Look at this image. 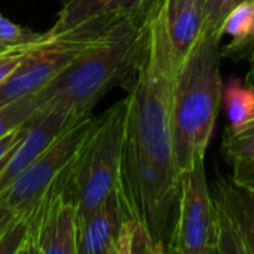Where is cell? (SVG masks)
<instances>
[{
	"mask_svg": "<svg viewBox=\"0 0 254 254\" xmlns=\"http://www.w3.org/2000/svg\"><path fill=\"white\" fill-rule=\"evenodd\" d=\"M153 6L138 12H116L88 19L68 31L33 45L27 49L22 61L0 85V107L15 100L34 95L55 79L73 60H76L86 48L101 40L113 28L127 19L149 12Z\"/></svg>",
	"mask_w": 254,
	"mask_h": 254,
	"instance_id": "obj_5",
	"label": "cell"
},
{
	"mask_svg": "<svg viewBox=\"0 0 254 254\" xmlns=\"http://www.w3.org/2000/svg\"><path fill=\"white\" fill-rule=\"evenodd\" d=\"M229 129L237 131L254 119V89L243 85L238 79H231L223 94Z\"/></svg>",
	"mask_w": 254,
	"mask_h": 254,
	"instance_id": "obj_15",
	"label": "cell"
},
{
	"mask_svg": "<svg viewBox=\"0 0 254 254\" xmlns=\"http://www.w3.org/2000/svg\"><path fill=\"white\" fill-rule=\"evenodd\" d=\"M246 85H249L252 89H254V80H250V82H246Z\"/></svg>",
	"mask_w": 254,
	"mask_h": 254,
	"instance_id": "obj_25",
	"label": "cell"
},
{
	"mask_svg": "<svg viewBox=\"0 0 254 254\" xmlns=\"http://www.w3.org/2000/svg\"><path fill=\"white\" fill-rule=\"evenodd\" d=\"M177 65L164 0L155 10L137 76L128 89V119L119 189L125 205L155 241L174 229L182 176L173 144V97Z\"/></svg>",
	"mask_w": 254,
	"mask_h": 254,
	"instance_id": "obj_1",
	"label": "cell"
},
{
	"mask_svg": "<svg viewBox=\"0 0 254 254\" xmlns=\"http://www.w3.org/2000/svg\"><path fill=\"white\" fill-rule=\"evenodd\" d=\"M94 119V116H86L60 134L55 141L0 193V201L16 214L27 213L73 164L80 146L89 134Z\"/></svg>",
	"mask_w": 254,
	"mask_h": 254,
	"instance_id": "obj_8",
	"label": "cell"
},
{
	"mask_svg": "<svg viewBox=\"0 0 254 254\" xmlns=\"http://www.w3.org/2000/svg\"><path fill=\"white\" fill-rule=\"evenodd\" d=\"M234 167V174H232V182L237 183L241 188L246 189H254V158L240 161L232 164Z\"/></svg>",
	"mask_w": 254,
	"mask_h": 254,
	"instance_id": "obj_21",
	"label": "cell"
},
{
	"mask_svg": "<svg viewBox=\"0 0 254 254\" xmlns=\"http://www.w3.org/2000/svg\"><path fill=\"white\" fill-rule=\"evenodd\" d=\"M6 49H9V48H4V46L0 45V52H3V51H6Z\"/></svg>",
	"mask_w": 254,
	"mask_h": 254,
	"instance_id": "obj_26",
	"label": "cell"
},
{
	"mask_svg": "<svg viewBox=\"0 0 254 254\" xmlns=\"http://www.w3.org/2000/svg\"><path fill=\"white\" fill-rule=\"evenodd\" d=\"M49 37L46 33H36L30 28L21 27L9 21L3 13H0V45L4 48H27L37 45Z\"/></svg>",
	"mask_w": 254,
	"mask_h": 254,
	"instance_id": "obj_18",
	"label": "cell"
},
{
	"mask_svg": "<svg viewBox=\"0 0 254 254\" xmlns=\"http://www.w3.org/2000/svg\"><path fill=\"white\" fill-rule=\"evenodd\" d=\"M164 6L167 30L179 68L201 36L205 0H164Z\"/></svg>",
	"mask_w": 254,
	"mask_h": 254,
	"instance_id": "obj_12",
	"label": "cell"
},
{
	"mask_svg": "<svg viewBox=\"0 0 254 254\" xmlns=\"http://www.w3.org/2000/svg\"><path fill=\"white\" fill-rule=\"evenodd\" d=\"M170 253L217 254L219 229L213 195L205 174V158L182 177L177 220Z\"/></svg>",
	"mask_w": 254,
	"mask_h": 254,
	"instance_id": "obj_6",
	"label": "cell"
},
{
	"mask_svg": "<svg viewBox=\"0 0 254 254\" xmlns=\"http://www.w3.org/2000/svg\"><path fill=\"white\" fill-rule=\"evenodd\" d=\"M24 217L27 223L24 253L76 254L77 204L68 189V170L24 213Z\"/></svg>",
	"mask_w": 254,
	"mask_h": 254,
	"instance_id": "obj_7",
	"label": "cell"
},
{
	"mask_svg": "<svg viewBox=\"0 0 254 254\" xmlns=\"http://www.w3.org/2000/svg\"><path fill=\"white\" fill-rule=\"evenodd\" d=\"M244 1H247V0H205L204 22H202L201 36L214 34V33L222 34V25H223L226 16L238 4H241Z\"/></svg>",
	"mask_w": 254,
	"mask_h": 254,
	"instance_id": "obj_19",
	"label": "cell"
},
{
	"mask_svg": "<svg viewBox=\"0 0 254 254\" xmlns=\"http://www.w3.org/2000/svg\"><path fill=\"white\" fill-rule=\"evenodd\" d=\"M253 192H254V189H253Z\"/></svg>",
	"mask_w": 254,
	"mask_h": 254,
	"instance_id": "obj_27",
	"label": "cell"
},
{
	"mask_svg": "<svg viewBox=\"0 0 254 254\" xmlns=\"http://www.w3.org/2000/svg\"><path fill=\"white\" fill-rule=\"evenodd\" d=\"M250 80H254V42L252 45V51H250V71H249L246 82H250Z\"/></svg>",
	"mask_w": 254,
	"mask_h": 254,
	"instance_id": "obj_24",
	"label": "cell"
},
{
	"mask_svg": "<svg viewBox=\"0 0 254 254\" xmlns=\"http://www.w3.org/2000/svg\"><path fill=\"white\" fill-rule=\"evenodd\" d=\"M219 253L254 254V192L217 177L213 193Z\"/></svg>",
	"mask_w": 254,
	"mask_h": 254,
	"instance_id": "obj_9",
	"label": "cell"
},
{
	"mask_svg": "<svg viewBox=\"0 0 254 254\" xmlns=\"http://www.w3.org/2000/svg\"><path fill=\"white\" fill-rule=\"evenodd\" d=\"M129 216L118 186L92 211L77 216L76 254H116L122 225Z\"/></svg>",
	"mask_w": 254,
	"mask_h": 254,
	"instance_id": "obj_11",
	"label": "cell"
},
{
	"mask_svg": "<svg viewBox=\"0 0 254 254\" xmlns=\"http://www.w3.org/2000/svg\"><path fill=\"white\" fill-rule=\"evenodd\" d=\"M80 119L83 118H77L60 107H52L42 113L37 112L30 121V128L22 141L0 164V193L7 189L60 134Z\"/></svg>",
	"mask_w": 254,
	"mask_h": 254,
	"instance_id": "obj_10",
	"label": "cell"
},
{
	"mask_svg": "<svg viewBox=\"0 0 254 254\" xmlns=\"http://www.w3.org/2000/svg\"><path fill=\"white\" fill-rule=\"evenodd\" d=\"M16 217H18V214L15 211H12L4 202L0 201V240L7 232V229L10 228V225L15 222Z\"/></svg>",
	"mask_w": 254,
	"mask_h": 254,
	"instance_id": "obj_23",
	"label": "cell"
},
{
	"mask_svg": "<svg viewBox=\"0 0 254 254\" xmlns=\"http://www.w3.org/2000/svg\"><path fill=\"white\" fill-rule=\"evenodd\" d=\"M27 48H12V49H6L3 52H0V85H3L9 76L15 71V68L19 65V63L22 61Z\"/></svg>",
	"mask_w": 254,
	"mask_h": 254,
	"instance_id": "obj_20",
	"label": "cell"
},
{
	"mask_svg": "<svg viewBox=\"0 0 254 254\" xmlns=\"http://www.w3.org/2000/svg\"><path fill=\"white\" fill-rule=\"evenodd\" d=\"M33 118H34V116H33ZM33 118H31V119H33ZM31 119H30V121H31ZM30 121L25 122L24 125L15 128L13 131L7 132L6 135H3V137L0 138V164H1V162L9 156V153L22 141V138L25 137V134H27V131H28V128H30Z\"/></svg>",
	"mask_w": 254,
	"mask_h": 254,
	"instance_id": "obj_22",
	"label": "cell"
},
{
	"mask_svg": "<svg viewBox=\"0 0 254 254\" xmlns=\"http://www.w3.org/2000/svg\"><path fill=\"white\" fill-rule=\"evenodd\" d=\"M158 0H61L55 24L48 30L51 37L58 36L73 27L116 12H138L153 6Z\"/></svg>",
	"mask_w": 254,
	"mask_h": 254,
	"instance_id": "obj_13",
	"label": "cell"
},
{
	"mask_svg": "<svg viewBox=\"0 0 254 254\" xmlns=\"http://www.w3.org/2000/svg\"><path fill=\"white\" fill-rule=\"evenodd\" d=\"M222 34L232 37V42L225 48L228 55H234L247 49L254 42V0L238 4L225 19Z\"/></svg>",
	"mask_w": 254,
	"mask_h": 254,
	"instance_id": "obj_14",
	"label": "cell"
},
{
	"mask_svg": "<svg viewBox=\"0 0 254 254\" xmlns=\"http://www.w3.org/2000/svg\"><path fill=\"white\" fill-rule=\"evenodd\" d=\"M39 106L34 95H28L0 107V138L37 115Z\"/></svg>",
	"mask_w": 254,
	"mask_h": 254,
	"instance_id": "obj_16",
	"label": "cell"
},
{
	"mask_svg": "<svg viewBox=\"0 0 254 254\" xmlns=\"http://www.w3.org/2000/svg\"><path fill=\"white\" fill-rule=\"evenodd\" d=\"M223 153L231 164L254 158V119L237 131L226 132Z\"/></svg>",
	"mask_w": 254,
	"mask_h": 254,
	"instance_id": "obj_17",
	"label": "cell"
},
{
	"mask_svg": "<svg viewBox=\"0 0 254 254\" xmlns=\"http://www.w3.org/2000/svg\"><path fill=\"white\" fill-rule=\"evenodd\" d=\"M161 1L149 12L127 19L86 48L34 94L39 113L60 107L77 118H86L112 88L122 86L128 91L137 76L150 19Z\"/></svg>",
	"mask_w": 254,
	"mask_h": 254,
	"instance_id": "obj_2",
	"label": "cell"
},
{
	"mask_svg": "<svg viewBox=\"0 0 254 254\" xmlns=\"http://www.w3.org/2000/svg\"><path fill=\"white\" fill-rule=\"evenodd\" d=\"M128 95L95 116L94 124L68 168V189L77 204V216L92 211L119 186L127 137Z\"/></svg>",
	"mask_w": 254,
	"mask_h": 254,
	"instance_id": "obj_4",
	"label": "cell"
},
{
	"mask_svg": "<svg viewBox=\"0 0 254 254\" xmlns=\"http://www.w3.org/2000/svg\"><path fill=\"white\" fill-rule=\"evenodd\" d=\"M220 33L201 36L179 65L173 97V144L183 177L205 158L223 98Z\"/></svg>",
	"mask_w": 254,
	"mask_h": 254,
	"instance_id": "obj_3",
	"label": "cell"
}]
</instances>
